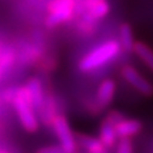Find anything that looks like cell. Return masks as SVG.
<instances>
[{"mask_svg": "<svg viewBox=\"0 0 153 153\" xmlns=\"http://www.w3.org/2000/svg\"><path fill=\"white\" fill-rule=\"evenodd\" d=\"M121 51L122 48L118 40H107L105 42L97 45L93 50L85 54L80 59L77 68L81 72H92L108 64L113 59H116L120 56Z\"/></svg>", "mask_w": 153, "mask_h": 153, "instance_id": "1", "label": "cell"}, {"mask_svg": "<svg viewBox=\"0 0 153 153\" xmlns=\"http://www.w3.org/2000/svg\"><path fill=\"white\" fill-rule=\"evenodd\" d=\"M17 118L22 128L28 133H36L40 128V117L31 104L30 97L25 86L16 88L13 99L11 101Z\"/></svg>", "mask_w": 153, "mask_h": 153, "instance_id": "2", "label": "cell"}, {"mask_svg": "<svg viewBox=\"0 0 153 153\" xmlns=\"http://www.w3.org/2000/svg\"><path fill=\"white\" fill-rule=\"evenodd\" d=\"M76 0H52L48 5V16L45 24L52 29L69 22L76 11Z\"/></svg>", "mask_w": 153, "mask_h": 153, "instance_id": "3", "label": "cell"}, {"mask_svg": "<svg viewBox=\"0 0 153 153\" xmlns=\"http://www.w3.org/2000/svg\"><path fill=\"white\" fill-rule=\"evenodd\" d=\"M51 127L58 139V143L64 148V151L66 153H76L79 143L72 133V129L70 127L68 118L64 114L58 113L53 118Z\"/></svg>", "mask_w": 153, "mask_h": 153, "instance_id": "4", "label": "cell"}, {"mask_svg": "<svg viewBox=\"0 0 153 153\" xmlns=\"http://www.w3.org/2000/svg\"><path fill=\"white\" fill-rule=\"evenodd\" d=\"M121 76L139 94L147 97V98L153 95V85L142 74H140L139 70L136 68H134L133 65H129V64L123 65L121 69Z\"/></svg>", "mask_w": 153, "mask_h": 153, "instance_id": "5", "label": "cell"}, {"mask_svg": "<svg viewBox=\"0 0 153 153\" xmlns=\"http://www.w3.org/2000/svg\"><path fill=\"white\" fill-rule=\"evenodd\" d=\"M117 85L112 79H104L97 87L94 95V108L97 111H102L107 108L116 97Z\"/></svg>", "mask_w": 153, "mask_h": 153, "instance_id": "6", "label": "cell"}, {"mask_svg": "<svg viewBox=\"0 0 153 153\" xmlns=\"http://www.w3.org/2000/svg\"><path fill=\"white\" fill-rule=\"evenodd\" d=\"M24 86L28 91V94L30 97L33 106L35 107L36 112L39 113L42 110L45 101H46V97H47V94L45 93V88H44L41 80L37 77V76H33V77L28 79V81Z\"/></svg>", "mask_w": 153, "mask_h": 153, "instance_id": "7", "label": "cell"}, {"mask_svg": "<svg viewBox=\"0 0 153 153\" xmlns=\"http://www.w3.org/2000/svg\"><path fill=\"white\" fill-rule=\"evenodd\" d=\"M114 129H116L118 139H131L141 133L142 123L136 118H129L123 116L114 123Z\"/></svg>", "mask_w": 153, "mask_h": 153, "instance_id": "8", "label": "cell"}, {"mask_svg": "<svg viewBox=\"0 0 153 153\" xmlns=\"http://www.w3.org/2000/svg\"><path fill=\"white\" fill-rule=\"evenodd\" d=\"M100 141L102 142V145L105 146L106 149H112L116 147L117 142H118V136L114 129V123L111 118H108L107 116L105 117V120L101 122L100 127H99V136Z\"/></svg>", "mask_w": 153, "mask_h": 153, "instance_id": "9", "label": "cell"}, {"mask_svg": "<svg viewBox=\"0 0 153 153\" xmlns=\"http://www.w3.org/2000/svg\"><path fill=\"white\" fill-rule=\"evenodd\" d=\"M76 140H77L79 147L83 148L87 153H105L107 151L99 137L88 134H77Z\"/></svg>", "mask_w": 153, "mask_h": 153, "instance_id": "10", "label": "cell"}, {"mask_svg": "<svg viewBox=\"0 0 153 153\" xmlns=\"http://www.w3.org/2000/svg\"><path fill=\"white\" fill-rule=\"evenodd\" d=\"M120 45L123 52L130 53L134 51L135 46V40H134V35H133V29L128 23H122L120 27Z\"/></svg>", "mask_w": 153, "mask_h": 153, "instance_id": "11", "label": "cell"}, {"mask_svg": "<svg viewBox=\"0 0 153 153\" xmlns=\"http://www.w3.org/2000/svg\"><path fill=\"white\" fill-rule=\"evenodd\" d=\"M133 53L141 60V63L153 72V50L142 41H136Z\"/></svg>", "mask_w": 153, "mask_h": 153, "instance_id": "12", "label": "cell"}, {"mask_svg": "<svg viewBox=\"0 0 153 153\" xmlns=\"http://www.w3.org/2000/svg\"><path fill=\"white\" fill-rule=\"evenodd\" d=\"M110 10H111V6L108 4L107 0H102V1L86 9V17L87 19L92 21V22H95V21H100L102 18H105L108 13H110Z\"/></svg>", "mask_w": 153, "mask_h": 153, "instance_id": "13", "label": "cell"}, {"mask_svg": "<svg viewBox=\"0 0 153 153\" xmlns=\"http://www.w3.org/2000/svg\"><path fill=\"white\" fill-rule=\"evenodd\" d=\"M15 62H16V52L12 48H6L1 51V54H0V80L13 66Z\"/></svg>", "mask_w": 153, "mask_h": 153, "instance_id": "14", "label": "cell"}, {"mask_svg": "<svg viewBox=\"0 0 153 153\" xmlns=\"http://www.w3.org/2000/svg\"><path fill=\"white\" fill-rule=\"evenodd\" d=\"M114 149H116L114 153H134L131 139H120Z\"/></svg>", "mask_w": 153, "mask_h": 153, "instance_id": "15", "label": "cell"}, {"mask_svg": "<svg viewBox=\"0 0 153 153\" xmlns=\"http://www.w3.org/2000/svg\"><path fill=\"white\" fill-rule=\"evenodd\" d=\"M36 153H66L64 148L58 143V145H48L44 146L36 151Z\"/></svg>", "mask_w": 153, "mask_h": 153, "instance_id": "16", "label": "cell"}, {"mask_svg": "<svg viewBox=\"0 0 153 153\" xmlns=\"http://www.w3.org/2000/svg\"><path fill=\"white\" fill-rule=\"evenodd\" d=\"M100 1H102V0H83V7H85V10H86V9H88V7H91V6L95 5V4H98V3H100Z\"/></svg>", "mask_w": 153, "mask_h": 153, "instance_id": "17", "label": "cell"}, {"mask_svg": "<svg viewBox=\"0 0 153 153\" xmlns=\"http://www.w3.org/2000/svg\"><path fill=\"white\" fill-rule=\"evenodd\" d=\"M0 153H9V151H6V149H1V148H0Z\"/></svg>", "mask_w": 153, "mask_h": 153, "instance_id": "18", "label": "cell"}, {"mask_svg": "<svg viewBox=\"0 0 153 153\" xmlns=\"http://www.w3.org/2000/svg\"><path fill=\"white\" fill-rule=\"evenodd\" d=\"M0 54H1V50H0Z\"/></svg>", "mask_w": 153, "mask_h": 153, "instance_id": "19", "label": "cell"}, {"mask_svg": "<svg viewBox=\"0 0 153 153\" xmlns=\"http://www.w3.org/2000/svg\"><path fill=\"white\" fill-rule=\"evenodd\" d=\"M105 153H106V152H105Z\"/></svg>", "mask_w": 153, "mask_h": 153, "instance_id": "20", "label": "cell"}]
</instances>
